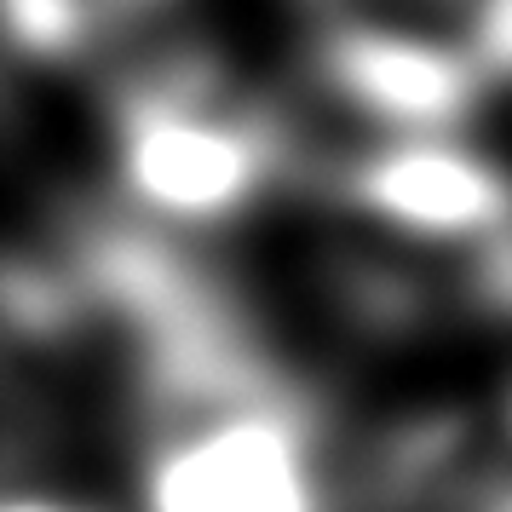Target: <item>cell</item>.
<instances>
[{
	"instance_id": "cell-4",
	"label": "cell",
	"mask_w": 512,
	"mask_h": 512,
	"mask_svg": "<svg viewBox=\"0 0 512 512\" xmlns=\"http://www.w3.org/2000/svg\"><path fill=\"white\" fill-rule=\"evenodd\" d=\"M328 87L346 98L357 116L403 133H449L484 93L478 64H466L461 52L420 41L403 29L380 24H340L323 47Z\"/></svg>"
},
{
	"instance_id": "cell-5",
	"label": "cell",
	"mask_w": 512,
	"mask_h": 512,
	"mask_svg": "<svg viewBox=\"0 0 512 512\" xmlns=\"http://www.w3.org/2000/svg\"><path fill=\"white\" fill-rule=\"evenodd\" d=\"M6 512H87V507H75V501H64V495H12Z\"/></svg>"
},
{
	"instance_id": "cell-2",
	"label": "cell",
	"mask_w": 512,
	"mask_h": 512,
	"mask_svg": "<svg viewBox=\"0 0 512 512\" xmlns=\"http://www.w3.org/2000/svg\"><path fill=\"white\" fill-rule=\"evenodd\" d=\"M144 512H328L317 420L271 369L144 415Z\"/></svg>"
},
{
	"instance_id": "cell-3",
	"label": "cell",
	"mask_w": 512,
	"mask_h": 512,
	"mask_svg": "<svg viewBox=\"0 0 512 512\" xmlns=\"http://www.w3.org/2000/svg\"><path fill=\"white\" fill-rule=\"evenodd\" d=\"M328 202L351 225L432 254L512 236V173L449 133H403L328 167Z\"/></svg>"
},
{
	"instance_id": "cell-6",
	"label": "cell",
	"mask_w": 512,
	"mask_h": 512,
	"mask_svg": "<svg viewBox=\"0 0 512 512\" xmlns=\"http://www.w3.org/2000/svg\"><path fill=\"white\" fill-rule=\"evenodd\" d=\"M495 409H501V426H507V438H512V392L501 397V403H495Z\"/></svg>"
},
{
	"instance_id": "cell-1",
	"label": "cell",
	"mask_w": 512,
	"mask_h": 512,
	"mask_svg": "<svg viewBox=\"0 0 512 512\" xmlns=\"http://www.w3.org/2000/svg\"><path fill=\"white\" fill-rule=\"evenodd\" d=\"M294 162L282 116L213 64L144 70L116 98V173L133 208L173 225L248 213Z\"/></svg>"
}]
</instances>
